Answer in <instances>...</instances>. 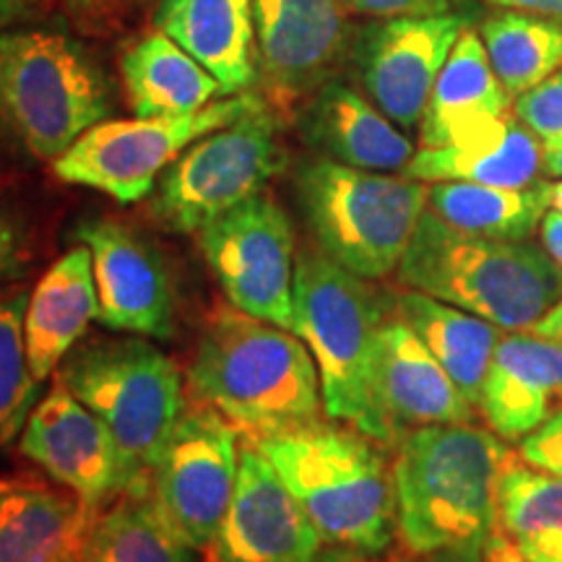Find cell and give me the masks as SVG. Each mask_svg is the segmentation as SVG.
<instances>
[{
	"instance_id": "cell-18",
	"label": "cell",
	"mask_w": 562,
	"mask_h": 562,
	"mask_svg": "<svg viewBox=\"0 0 562 562\" xmlns=\"http://www.w3.org/2000/svg\"><path fill=\"white\" fill-rule=\"evenodd\" d=\"M102 513L47 474H3L0 562H83Z\"/></svg>"
},
{
	"instance_id": "cell-15",
	"label": "cell",
	"mask_w": 562,
	"mask_h": 562,
	"mask_svg": "<svg viewBox=\"0 0 562 562\" xmlns=\"http://www.w3.org/2000/svg\"><path fill=\"white\" fill-rule=\"evenodd\" d=\"M76 240L91 252L97 321L117 334L170 339L175 334V286L157 245L117 220H83Z\"/></svg>"
},
{
	"instance_id": "cell-34",
	"label": "cell",
	"mask_w": 562,
	"mask_h": 562,
	"mask_svg": "<svg viewBox=\"0 0 562 562\" xmlns=\"http://www.w3.org/2000/svg\"><path fill=\"white\" fill-rule=\"evenodd\" d=\"M513 112L542 144L562 140V68L513 100Z\"/></svg>"
},
{
	"instance_id": "cell-27",
	"label": "cell",
	"mask_w": 562,
	"mask_h": 562,
	"mask_svg": "<svg viewBox=\"0 0 562 562\" xmlns=\"http://www.w3.org/2000/svg\"><path fill=\"white\" fill-rule=\"evenodd\" d=\"M542 140L518 121L516 112L497 138L469 149H419L404 175L422 182H480L495 188H531L539 182Z\"/></svg>"
},
{
	"instance_id": "cell-8",
	"label": "cell",
	"mask_w": 562,
	"mask_h": 562,
	"mask_svg": "<svg viewBox=\"0 0 562 562\" xmlns=\"http://www.w3.org/2000/svg\"><path fill=\"white\" fill-rule=\"evenodd\" d=\"M292 188L315 248L368 281L398 269L427 209L422 180L357 170L318 154L294 165Z\"/></svg>"
},
{
	"instance_id": "cell-7",
	"label": "cell",
	"mask_w": 562,
	"mask_h": 562,
	"mask_svg": "<svg viewBox=\"0 0 562 562\" xmlns=\"http://www.w3.org/2000/svg\"><path fill=\"white\" fill-rule=\"evenodd\" d=\"M55 378L110 430L123 459V495L149 497L161 448L186 412L178 364L138 334L89 336Z\"/></svg>"
},
{
	"instance_id": "cell-26",
	"label": "cell",
	"mask_w": 562,
	"mask_h": 562,
	"mask_svg": "<svg viewBox=\"0 0 562 562\" xmlns=\"http://www.w3.org/2000/svg\"><path fill=\"white\" fill-rule=\"evenodd\" d=\"M389 302L391 311L419 336V341L432 351L435 360L476 409L492 351L501 341L503 328L409 286L391 290Z\"/></svg>"
},
{
	"instance_id": "cell-31",
	"label": "cell",
	"mask_w": 562,
	"mask_h": 562,
	"mask_svg": "<svg viewBox=\"0 0 562 562\" xmlns=\"http://www.w3.org/2000/svg\"><path fill=\"white\" fill-rule=\"evenodd\" d=\"M83 562H193V550L161 518L151 497L121 495L102 513Z\"/></svg>"
},
{
	"instance_id": "cell-13",
	"label": "cell",
	"mask_w": 562,
	"mask_h": 562,
	"mask_svg": "<svg viewBox=\"0 0 562 562\" xmlns=\"http://www.w3.org/2000/svg\"><path fill=\"white\" fill-rule=\"evenodd\" d=\"M469 13L378 19L349 42L355 74L368 100L402 131L419 128L427 102Z\"/></svg>"
},
{
	"instance_id": "cell-30",
	"label": "cell",
	"mask_w": 562,
	"mask_h": 562,
	"mask_svg": "<svg viewBox=\"0 0 562 562\" xmlns=\"http://www.w3.org/2000/svg\"><path fill=\"white\" fill-rule=\"evenodd\" d=\"M480 37L492 70L513 100L562 68L560 19L505 9L484 19Z\"/></svg>"
},
{
	"instance_id": "cell-6",
	"label": "cell",
	"mask_w": 562,
	"mask_h": 562,
	"mask_svg": "<svg viewBox=\"0 0 562 562\" xmlns=\"http://www.w3.org/2000/svg\"><path fill=\"white\" fill-rule=\"evenodd\" d=\"M402 286L430 294L521 331L542 321L562 297V269L529 240L508 243L469 235L425 209L396 269Z\"/></svg>"
},
{
	"instance_id": "cell-24",
	"label": "cell",
	"mask_w": 562,
	"mask_h": 562,
	"mask_svg": "<svg viewBox=\"0 0 562 562\" xmlns=\"http://www.w3.org/2000/svg\"><path fill=\"white\" fill-rule=\"evenodd\" d=\"M100 315L94 271L87 245H76L42 273L24 313L26 362L37 381L58 372L70 349Z\"/></svg>"
},
{
	"instance_id": "cell-1",
	"label": "cell",
	"mask_w": 562,
	"mask_h": 562,
	"mask_svg": "<svg viewBox=\"0 0 562 562\" xmlns=\"http://www.w3.org/2000/svg\"><path fill=\"white\" fill-rule=\"evenodd\" d=\"M188 385L248 442L307 427L323 417L321 375L294 331L220 305L195 344Z\"/></svg>"
},
{
	"instance_id": "cell-33",
	"label": "cell",
	"mask_w": 562,
	"mask_h": 562,
	"mask_svg": "<svg viewBox=\"0 0 562 562\" xmlns=\"http://www.w3.org/2000/svg\"><path fill=\"white\" fill-rule=\"evenodd\" d=\"M34 261L37 250L30 216L11 195L0 193V284L24 281Z\"/></svg>"
},
{
	"instance_id": "cell-43",
	"label": "cell",
	"mask_w": 562,
	"mask_h": 562,
	"mask_svg": "<svg viewBox=\"0 0 562 562\" xmlns=\"http://www.w3.org/2000/svg\"><path fill=\"white\" fill-rule=\"evenodd\" d=\"M542 167L552 178H562V140H558V144H542Z\"/></svg>"
},
{
	"instance_id": "cell-12",
	"label": "cell",
	"mask_w": 562,
	"mask_h": 562,
	"mask_svg": "<svg viewBox=\"0 0 562 562\" xmlns=\"http://www.w3.org/2000/svg\"><path fill=\"white\" fill-rule=\"evenodd\" d=\"M240 430L199 402L180 414L151 474V503L191 550H206L235 495Z\"/></svg>"
},
{
	"instance_id": "cell-37",
	"label": "cell",
	"mask_w": 562,
	"mask_h": 562,
	"mask_svg": "<svg viewBox=\"0 0 562 562\" xmlns=\"http://www.w3.org/2000/svg\"><path fill=\"white\" fill-rule=\"evenodd\" d=\"M539 240H542V248L547 256L552 258L554 263L562 269V214L554 209H547L542 216V224H539Z\"/></svg>"
},
{
	"instance_id": "cell-32",
	"label": "cell",
	"mask_w": 562,
	"mask_h": 562,
	"mask_svg": "<svg viewBox=\"0 0 562 562\" xmlns=\"http://www.w3.org/2000/svg\"><path fill=\"white\" fill-rule=\"evenodd\" d=\"M30 292L24 281L0 284V448H9L24 430L42 385L26 362L24 313Z\"/></svg>"
},
{
	"instance_id": "cell-36",
	"label": "cell",
	"mask_w": 562,
	"mask_h": 562,
	"mask_svg": "<svg viewBox=\"0 0 562 562\" xmlns=\"http://www.w3.org/2000/svg\"><path fill=\"white\" fill-rule=\"evenodd\" d=\"M344 9L370 19H398V16H435L451 13L461 0H341Z\"/></svg>"
},
{
	"instance_id": "cell-22",
	"label": "cell",
	"mask_w": 562,
	"mask_h": 562,
	"mask_svg": "<svg viewBox=\"0 0 562 562\" xmlns=\"http://www.w3.org/2000/svg\"><path fill=\"white\" fill-rule=\"evenodd\" d=\"M294 125L313 154L357 170L404 172L417 154L389 115L339 79L300 102Z\"/></svg>"
},
{
	"instance_id": "cell-40",
	"label": "cell",
	"mask_w": 562,
	"mask_h": 562,
	"mask_svg": "<svg viewBox=\"0 0 562 562\" xmlns=\"http://www.w3.org/2000/svg\"><path fill=\"white\" fill-rule=\"evenodd\" d=\"M497 9L537 13V16H550L562 21V0H490Z\"/></svg>"
},
{
	"instance_id": "cell-28",
	"label": "cell",
	"mask_w": 562,
	"mask_h": 562,
	"mask_svg": "<svg viewBox=\"0 0 562 562\" xmlns=\"http://www.w3.org/2000/svg\"><path fill=\"white\" fill-rule=\"evenodd\" d=\"M497 526L529 562H562V480L505 456L497 482Z\"/></svg>"
},
{
	"instance_id": "cell-38",
	"label": "cell",
	"mask_w": 562,
	"mask_h": 562,
	"mask_svg": "<svg viewBox=\"0 0 562 562\" xmlns=\"http://www.w3.org/2000/svg\"><path fill=\"white\" fill-rule=\"evenodd\" d=\"M482 560L484 562H529L521 552L516 550V544H513L510 539L501 531V526H497V529L490 533L487 542H484Z\"/></svg>"
},
{
	"instance_id": "cell-41",
	"label": "cell",
	"mask_w": 562,
	"mask_h": 562,
	"mask_svg": "<svg viewBox=\"0 0 562 562\" xmlns=\"http://www.w3.org/2000/svg\"><path fill=\"white\" fill-rule=\"evenodd\" d=\"M391 562H484V560H482V550H440L430 554L404 552L402 558Z\"/></svg>"
},
{
	"instance_id": "cell-17",
	"label": "cell",
	"mask_w": 562,
	"mask_h": 562,
	"mask_svg": "<svg viewBox=\"0 0 562 562\" xmlns=\"http://www.w3.org/2000/svg\"><path fill=\"white\" fill-rule=\"evenodd\" d=\"M19 451L50 480L100 508L125 492L123 459L110 430L60 378L34 404L19 435Z\"/></svg>"
},
{
	"instance_id": "cell-19",
	"label": "cell",
	"mask_w": 562,
	"mask_h": 562,
	"mask_svg": "<svg viewBox=\"0 0 562 562\" xmlns=\"http://www.w3.org/2000/svg\"><path fill=\"white\" fill-rule=\"evenodd\" d=\"M476 412L484 427L505 442H521L560 414L562 344L531 328L503 331L492 351Z\"/></svg>"
},
{
	"instance_id": "cell-9",
	"label": "cell",
	"mask_w": 562,
	"mask_h": 562,
	"mask_svg": "<svg viewBox=\"0 0 562 562\" xmlns=\"http://www.w3.org/2000/svg\"><path fill=\"white\" fill-rule=\"evenodd\" d=\"M284 167L281 121L263 100L235 123L193 140L161 172L149 195V216L178 235H195L237 203L263 193Z\"/></svg>"
},
{
	"instance_id": "cell-45",
	"label": "cell",
	"mask_w": 562,
	"mask_h": 562,
	"mask_svg": "<svg viewBox=\"0 0 562 562\" xmlns=\"http://www.w3.org/2000/svg\"><path fill=\"white\" fill-rule=\"evenodd\" d=\"M542 191H544L547 206L560 211L562 214V178L552 180V182H542Z\"/></svg>"
},
{
	"instance_id": "cell-35",
	"label": "cell",
	"mask_w": 562,
	"mask_h": 562,
	"mask_svg": "<svg viewBox=\"0 0 562 562\" xmlns=\"http://www.w3.org/2000/svg\"><path fill=\"white\" fill-rule=\"evenodd\" d=\"M518 456L531 467L550 472L562 480V412L554 414L550 422H544L539 430L518 442Z\"/></svg>"
},
{
	"instance_id": "cell-11",
	"label": "cell",
	"mask_w": 562,
	"mask_h": 562,
	"mask_svg": "<svg viewBox=\"0 0 562 562\" xmlns=\"http://www.w3.org/2000/svg\"><path fill=\"white\" fill-rule=\"evenodd\" d=\"M195 237L232 307L292 331L297 245L290 216L273 195L237 203Z\"/></svg>"
},
{
	"instance_id": "cell-10",
	"label": "cell",
	"mask_w": 562,
	"mask_h": 562,
	"mask_svg": "<svg viewBox=\"0 0 562 562\" xmlns=\"http://www.w3.org/2000/svg\"><path fill=\"white\" fill-rule=\"evenodd\" d=\"M263 97L243 91L206 104L193 115L102 121L53 161V172L70 186L94 188L117 203L149 199L161 172L193 140L235 123Z\"/></svg>"
},
{
	"instance_id": "cell-21",
	"label": "cell",
	"mask_w": 562,
	"mask_h": 562,
	"mask_svg": "<svg viewBox=\"0 0 562 562\" xmlns=\"http://www.w3.org/2000/svg\"><path fill=\"white\" fill-rule=\"evenodd\" d=\"M510 100L490 66L480 34L463 30L422 115V149H469L487 144L508 125Z\"/></svg>"
},
{
	"instance_id": "cell-44",
	"label": "cell",
	"mask_w": 562,
	"mask_h": 562,
	"mask_svg": "<svg viewBox=\"0 0 562 562\" xmlns=\"http://www.w3.org/2000/svg\"><path fill=\"white\" fill-rule=\"evenodd\" d=\"M311 562H368V560L355 552L339 550V547H326V550H321Z\"/></svg>"
},
{
	"instance_id": "cell-42",
	"label": "cell",
	"mask_w": 562,
	"mask_h": 562,
	"mask_svg": "<svg viewBox=\"0 0 562 562\" xmlns=\"http://www.w3.org/2000/svg\"><path fill=\"white\" fill-rule=\"evenodd\" d=\"M531 331H537V334L547 336V339H552V341L562 344V297H560L558 305H554L552 311L544 315L542 321L533 323Z\"/></svg>"
},
{
	"instance_id": "cell-3",
	"label": "cell",
	"mask_w": 562,
	"mask_h": 562,
	"mask_svg": "<svg viewBox=\"0 0 562 562\" xmlns=\"http://www.w3.org/2000/svg\"><path fill=\"white\" fill-rule=\"evenodd\" d=\"M261 448L321 539L364 560L396 542V484L383 442L355 427L315 425L252 440Z\"/></svg>"
},
{
	"instance_id": "cell-29",
	"label": "cell",
	"mask_w": 562,
	"mask_h": 562,
	"mask_svg": "<svg viewBox=\"0 0 562 562\" xmlns=\"http://www.w3.org/2000/svg\"><path fill=\"white\" fill-rule=\"evenodd\" d=\"M427 209L451 227L490 240L521 243L537 232L547 214L542 180L531 188H495L446 180L427 188Z\"/></svg>"
},
{
	"instance_id": "cell-39",
	"label": "cell",
	"mask_w": 562,
	"mask_h": 562,
	"mask_svg": "<svg viewBox=\"0 0 562 562\" xmlns=\"http://www.w3.org/2000/svg\"><path fill=\"white\" fill-rule=\"evenodd\" d=\"M42 0H0V32L21 26L40 11Z\"/></svg>"
},
{
	"instance_id": "cell-4",
	"label": "cell",
	"mask_w": 562,
	"mask_h": 562,
	"mask_svg": "<svg viewBox=\"0 0 562 562\" xmlns=\"http://www.w3.org/2000/svg\"><path fill=\"white\" fill-rule=\"evenodd\" d=\"M110 112V79L83 42L45 26L0 32V159L53 165Z\"/></svg>"
},
{
	"instance_id": "cell-25",
	"label": "cell",
	"mask_w": 562,
	"mask_h": 562,
	"mask_svg": "<svg viewBox=\"0 0 562 562\" xmlns=\"http://www.w3.org/2000/svg\"><path fill=\"white\" fill-rule=\"evenodd\" d=\"M121 76L136 117L193 115L224 97L220 81L161 30L125 47Z\"/></svg>"
},
{
	"instance_id": "cell-5",
	"label": "cell",
	"mask_w": 562,
	"mask_h": 562,
	"mask_svg": "<svg viewBox=\"0 0 562 562\" xmlns=\"http://www.w3.org/2000/svg\"><path fill=\"white\" fill-rule=\"evenodd\" d=\"M389 315V292L372 290L315 248H302L294 263L292 331L311 349L321 375L323 412L328 419L396 446V432L378 404V331Z\"/></svg>"
},
{
	"instance_id": "cell-46",
	"label": "cell",
	"mask_w": 562,
	"mask_h": 562,
	"mask_svg": "<svg viewBox=\"0 0 562 562\" xmlns=\"http://www.w3.org/2000/svg\"><path fill=\"white\" fill-rule=\"evenodd\" d=\"M70 5H74V9H81V11H87V9H94L97 3H102V0H68Z\"/></svg>"
},
{
	"instance_id": "cell-23",
	"label": "cell",
	"mask_w": 562,
	"mask_h": 562,
	"mask_svg": "<svg viewBox=\"0 0 562 562\" xmlns=\"http://www.w3.org/2000/svg\"><path fill=\"white\" fill-rule=\"evenodd\" d=\"M157 30L193 55L224 97L258 83L252 0H159Z\"/></svg>"
},
{
	"instance_id": "cell-20",
	"label": "cell",
	"mask_w": 562,
	"mask_h": 562,
	"mask_svg": "<svg viewBox=\"0 0 562 562\" xmlns=\"http://www.w3.org/2000/svg\"><path fill=\"white\" fill-rule=\"evenodd\" d=\"M375 393L396 440L417 427L472 422L476 412L391 302L378 331Z\"/></svg>"
},
{
	"instance_id": "cell-14",
	"label": "cell",
	"mask_w": 562,
	"mask_h": 562,
	"mask_svg": "<svg viewBox=\"0 0 562 562\" xmlns=\"http://www.w3.org/2000/svg\"><path fill=\"white\" fill-rule=\"evenodd\" d=\"M258 83L277 108H294L334 79L349 53L341 0H252Z\"/></svg>"
},
{
	"instance_id": "cell-2",
	"label": "cell",
	"mask_w": 562,
	"mask_h": 562,
	"mask_svg": "<svg viewBox=\"0 0 562 562\" xmlns=\"http://www.w3.org/2000/svg\"><path fill=\"white\" fill-rule=\"evenodd\" d=\"M508 453V442L472 422L406 432L393 459L402 550H482L497 529V482Z\"/></svg>"
},
{
	"instance_id": "cell-16",
	"label": "cell",
	"mask_w": 562,
	"mask_h": 562,
	"mask_svg": "<svg viewBox=\"0 0 562 562\" xmlns=\"http://www.w3.org/2000/svg\"><path fill=\"white\" fill-rule=\"evenodd\" d=\"M321 544L318 529L277 467L248 442L227 516L206 547L209 562H311Z\"/></svg>"
}]
</instances>
